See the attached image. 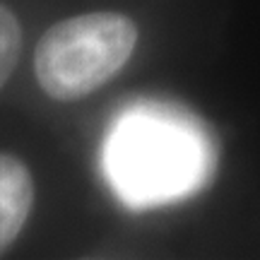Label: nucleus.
Returning <instances> with one entry per match:
<instances>
[{
	"label": "nucleus",
	"mask_w": 260,
	"mask_h": 260,
	"mask_svg": "<svg viewBox=\"0 0 260 260\" xmlns=\"http://www.w3.org/2000/svg\"><path fill=\"white\" fill-rule=\"evenodd\" d=\"M34 205V181L29 169L8 152H0V255L24 229Z\"/></svg>",
	"instance_id": "3"
},
{
	"label": "nucleus",
	"mask_w": 260,
	"mask_h": 260,
	"mask_svg": "<svg viewBox=\"0 0 260 260\" xmlns=\"http://www.w3.org/2000/svg\"><path fill=\"white\" fill-rule=\"evenodd\" d=\"M104 161L118 195L145 207L198 190L212 169V149L188 113L145 106L116 123Z\"/></svg>",
	"instance_id": "1"
},
{
	"label": "nucleus",
	"mask_w": 260,
	"mask_h": 260,
	"mask_svg": "<svg viewBox=\"0 0 260 260\" xmlns=\"http://www.w3.org/2000/svg\"><path fill=\"white\" fill-rule=\"evenodd\" d=\"M135 44L138 27L121 12H87L63 19L37 44V82L58 102L84 99L128 63Z\"/></svg>",
	"instance_id": "2"
},
{
	"label": "nucleus",
	"mask_w": 260,
	"mask_h": 260,
	"mask_svg": "<svg viewBox=\"0 0 260 260\" xmlns=\"http://www.w3.org/2000/svg\"><path fill=\"white\" fill-rule=\"evenodd\" d=\"M22 56V29L12 10L0 3V89Z\"/></svg>",
	"instance_id": "4"
}]
</instances>
